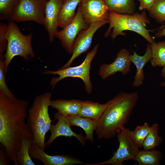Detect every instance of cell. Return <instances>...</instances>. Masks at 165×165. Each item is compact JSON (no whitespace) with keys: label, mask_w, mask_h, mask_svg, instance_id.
I'll return each instance as SVG.
<instances>
[{"label":"cell","mask_w":165,"mask_h":165,"mask_svg":"<svg viewBox=\"0 0 165 165\" xmlns=\"http://www.w3.org/2000/svg\"><path fill=\"white\" fill-rule=\"evenodd\" d=\"M152 58V52L150 44H148L145 54L140 56L135 52L133 55L130 56V59L135 66L136 72L134 77L132 85L133 86L139 87L143 83L145 79V75L143 72V68L145 64Z\"/></svg>","instance_id":"2e32d148"},{"label":"cell","mask_w":165,"mask_h":165,"mask_svg":"<svg viewBox=\"0 0 165 165\" xmlns=\"http://www.w3.org/2000/svg\"><path fill=\"white\" fill-rule=\"evenodd\" d=\"M52 94L50 92L36 96L29 109L28 125L34 137L32 143L45 150V138L51 124L49 113Z\"/></svg>","instance_id":"3957f363"},{"label":"cell","mask_w":165,"mask_h":165,"mask_svg":"<svg viewBox=\"0 0 165 165\" xmlns=\"http://www.w3.org/2000/svg\"><path fill=\"white\" fill-rule=\"evenodd\" d=\"M8 26L6 35L8 43L4 56L6 72L10 62L14 57H21L27 61L35 56L31 45L32 34H23L16 24L12 21L9 22Z\"/></svg>","instance_id":"5b68a950"},{"label":"cell","mask_w":165,"mask_h":165,"mask_svg":"<svg viewBox=\"0 0 165 165\" xmlns=\"http://www.w3.org/2000/svg\"><path fill=\"white\" fill-rule=\"evenodd\" d=\"M164 79V81L161 83L160 85L161 86H164L165 87V75L162 76Z\"/></svg>","instance_id":"836d02e7"},{"label":"cell","mask_w":165,"mask_h":165,"mask_svg":"<svg viewBox=\"0 0 165 165\" xmlns=\"http://www.w3.org/2000/svg\"><path fill=\"white\" fill-rule=\"evenodd\" d=\"M6 72L4 56L2 53H0V92L10 97H14L15 96L10 90L6 82Z\"/></svg>","instance_id":"83f0119b"},{"label":"cell","mask_w":165,"mask_h":165,"mask_svg":"<svg viewBox=\"0 0 165 165\" xmlns=\"http://www.w3.org/2000/svg\"><path fill=\"white\" fill-rule=\"evenodd\" d=\"M65 0H48L46 6L43 26L48 34L50 41L53 42L57 30V20L61 6Z\"/></svg>","instance_id":"9a60e30c"},{"label":"cell","mask_w":165,"mask_h":165,"mask_svg":"<svg viewBox=\"0 0 165 165\" xmlns=\"http://www.w3.org/2000/svg\"><path fill=\"white\" fill-rule=\"evenodd\" d=\"M140 2L139 8L140 10L146 9L149 11L150 10L156 0H138Z\"/></svg>","instance_id":"4dcf8cb0"},{"label":"cell","mask_w":165,"mask_h":165,"mask_svg":"<svg viewBox=\"0 0 165 165\" xmlns=\"http://www.w3.org/2000/svg\"><path fill=\"white\" fill-rule=\"evenodd\" d=\"M48 0H20L8 18L17 22L32 21L43 25L45 10Z\"/></svg>","instance_id":"52a82bcc"},{"label":"cell","mask_w":165,"mask_h":165,"mask_svg":"<svg viewBox=\"0 0 165 165\" xmlns=\"http://www.w3.org/2000/svg\"><path fill=\"white\" fill-rule=\"evenodd\" d=\"M151 17L162 23L165 21V0H156L149 11Z\"/></svg>","instance_id":"4316f807"},{"label":"cell","mask_w":165,"mask_h":165,"mask_svg":"<svg viewBox=\"0 0 165 165\" xmlns=\"http://www.w3.org/2000/svg\"><path fill=\"white\" fill-rule=\"evenodd\" d=\"M9 163L4 152L1 150L0 152V165H9Z\"/></svg>","instance_id":"1f68e13d"},{"label":"cell","mask_w":165,"mask_h":165,"mask_svg":"<svg viewBox=\"0 0 165 165\" xmlns=\"http://www.w3.org/2000/svg\"><path fill=\"white\" fill-rule=\"evenodd\" d=\"M33 139L22 137L17 159L19 165H35L31 159L29 152Z\"/></svg>","instance_id":"cb8c5ba5"},{"label":"cell","mask_w":165,"mask_h":165,"mask_svg":"<svg viewBox=\"0 0 165 165\" xmlns=\"http://www.w3.org/2000/svg\"><path fill=\"white\" fill-rule=\"evenodd\" d=\"M20 0H0V18H8L11 12Z\"/></svg>","instance_id":"f1b7e54d"},{"label":"cell","mask_w":165,"mask_h":165,"mask_svg":"<svg viewBox=\"0 0 165 165\" xmlns=\"http://www.w3.org/2000/svg\"><path fill=\"white\" fill-rule=\"evenodd\" d=\"M8 28V25L0 23V53L2 52L7 48V40L6 35Z\"/></svg>","instance_id":"f546056e"},{"label":"cell","mask_w":165,"mask_h":165,"mask_svg":"<svg viewBox=\"0 0 165 165\" xmlns=\"http://www.w3.org/2000/svg\"><path fill=\"white\" fill-rule=\"evenodd\" d=\"M109 12L130 14L134 11L133 0H104Z\"/></svg>","instance_id":"7402d4cb"},{"label":"cell","mask_w":165,"mask_h":165,"mask_svg":"<svg viewBox=\"0 0 165 165\" xmlns=\"http://www.w3.org/2000/svg\"><path fill=\"white\" fill-rule=\"evenodd\" d=\"M161 75L162 76L165 75V65L163 67L162 69Z\"/></svg>","instance_id":"e575fe53"},{"label":"cell","mask_w":165,"mask_h":165,"mask_svg":"<svg viewBox=\"0 0 165 165\" xmlns=\"http://www.w3.org/2000/svg\"><path fill=\"white\" fill-rule=\"evenodd\" d=\"M81 0H65L62 5L57 20V26L63 28L74 19L75 10Z\"/></svg>","instance_id":"ffe728a7"},{"label":"cell","mask_w":165,"mask_h":165,"mask_svg":"<svg viewBox=\"0 0 165 165\" xmlns=\"http://www.w3.org/2000/svg\"><path fill=\"white\" fill-rule=\"evenodd\" d=\"M130 130L125 127L117 134L119 145L118 149L113 156L108 160L97 163L86 164L87 165L112 164L123 165L126 160H134L138 150L132 140L130 135Z\"/></svg>","instance_id":"ba28073f"},{"label":"cell","mask_w":165,"mask_h":165,"mask_svg":"<svg viewBox=\"0 0 165 165\" xmlns=\"http://www.w3.org/2000/svg\"><path fill=\"white\" fill-rule=\"evenodd\" d=\"M130 55L127 50L122 49L117 53L116 57L113 62L102 64L99 71L101 78L105 79L118 72H121L123 75L127 74L130 71L131 65Z\"/></svg>","instance_id":"4fadbf2b"},{"label":"cell","mask_w":165,"mask_h":165,"mask_svg":"<svg viewBox=\"0 0 165 165\" xmlns=\"http://www.w3.org/2000/svg\"><path fill=\"white\" fill-rule=\"evenodd\" d=\"M107 19L110 24L105 33V37L108 36L112 29H113L111 36L113 39L119 35H125L123 31L129 30L140 34L150 44L155 42L154 38L149 33L152 30L146 28V24H149L150 20L145 11L141 14L136 13L132 15L109 11Z\"/></svg>","instance_id":"277c9868"},{"label":"cell","mask_w":165,"mask_h":165,"mask_svg":"<svg viewBox=\"0 0 165 165\" xmlns=\"http://www.w3.org/2000/svg\"><path fill=\"white\" fill-rule=\"evenodd\" d=\"M158 130L157 123H154L151 127L150 130L143 143V149L155 150L156 147L162 143V139L158 134Z\"/></svg>","instance_id":"d4e9b609"},{"label":"cell","mask_w":165,"mask_h":165,"mask_svg":"<svg viewBox=\"0 0 165 165\" xmlns=\"http://www.w3.org/2000/svg\"><path fill=\"white\" fill-rule=\"evenodd\" d=\"M80 4L87 24L108 20L109 11L104 0H81Z\"/></svg>","instance_id":"7c38bea8"},{"label":"cell","mask_w":165,"mask_h":165,"mask_svg":"<svg viewBox=\"0 0 165 165\" xmlns=\"http://www.w3.org/2000/svg\"><path fill=\"white\" fill-rule=\"evenodd\" d=\"M155 35L156 37L159 38L165 36V24L159 28Z\"/></svg>","instance_id":"d6a6232c"},{"label":"cell","mask_w":165,"mask_h":165,"mask_svg":"<svg viewBox=\"0 0 165 165\" xmlns=\"http://www.w3.org/2000/svg\"><path fill=\"white\" fill-rule=\"evenodd\" d=\"M28 102L10 97L0 92V143L15 165L22 137L33 139V135L25 121Z\"/></svg>","instance_id":"6da1fadb"},{"label":"cell","mask_w":165,"mask_h":165,"mask_svg":"<svg viewBox=\"0 0 165 165\" xmlns=\"http://www.w3.org/2000/svg\"><path fill=\"white\" fill-rule=\"evenodd\" d=\"M82 101L80 100L57 99L51 100L50 106L66 116L78 115Z\"/></svg>","instance_id":"e0dca14e"},{"label":"cell","mask_w":165,"mask_h":165,"mask_svg":"<svg viewBox=\"0 0 165 165\" xmlns=\"http://www.w3.org/2000/svg\"><path fill=\"white\" fill-rule=\"evenodd\" d=\"M150 127L147 122H145L141 126H137L134 130L130 131L131 138L138 148L142 147Z\"/></svg>","instance_id":"484cf974"},{"label":"cell","mask_w":165,"mask_h":165,"mask_svg":"<svg viewBox=\"0 0 165 165\" xmlns=\"http://www.w3.org/2000/svg\"><path fill=\"white\" fill-rule=\"evenodd\" d=\"M162 159V153L160 151L138 149L135 160L139 165H159Z\"/></svg>","instance_id":"44dd1931"},{"label":"cell","mask_w":165,"mask_h":165,"mask_svg":"<svg viewBox=\"0 0 165 165\" xmlns=\"http://www.w3.org/2000/svg\"><path fill=\"white\" fill-rule=\"evenodd\" d=\"M139 98L137 92H121L111 100L95 130L99 139H108L117 134L127 124Z\"/></svg>","instance_id":"7a4b0ae2"},{"label":"cell","mask_w":165,"mask_h":165,"mask_svg":"<svg viewBox=\"0 0 165 165\" xmlns=\"http://www.w3.org/2000/svg\"><path fill=\"white\" fill-rule=\"evenodd\" d=\"M110 102L100 104L90 101H83L78 116L99 121L104 112Z\"/></svg>","instance_id":"ac0fdd59"},{"label":"cell","mask_w":165,"mask_h":165,"mask_svg":"<svg viewBox=\"0 0 165 165\" xmlns=\"http://www.w3.org/2000/svg\"><path fill=\"white\" fill-rule=\"evenodd\" d=\"M89 25L83 18L79 4L74 19L62 28V30L57 31L56 37L60 40L66 51L71 53L73 45L78 34L82 31L86 29Z\"/></svg>","instance_id":"9c48e42d"},{"label":"cell","mask_w":165,"mask_h":165,"mask_svg":"<svg viewBox=\"0 0 165 165\" xmlns=\"http://www.w3.org/2000/svg\"><path fill=\"white\" fill-rule=\"evenodd\" d=\"M38 145L32 143L29 152L31 158L42 162L44 165H73L85 164L80 160L67 155H50Z\"/></svg>","instance_id":"5bb4252c"},{"label":"cell","mask_w":165,"mask_h":165,"mask_svg":"<svg viewBox=\"0 0 165 165\" xmlns=\"http://www.w3.org/2000/svg\"><path fill=\"white\" fill-rule=\"evenodd\" d=\"M54 117L57 121L55 124H51L50 130V136L45 142V147L50 146L57 138L63 136L71 138L74 137L76 138L82 145H84L87 140L86 137L81 134L75 133L71 129L67 117L57 112L54 114Z\"/></svg>","instance_id":"8fae6325"},{"label":"cell","mask_w":165,"mask_h":165,"mask_svg":"<svg viewBox=\"0 0 165 165\" xmlns=\"http://www.w3.org/2000/svg\"><path fill=\"white\" fill-rule=\"evenodd\" d=\"M99 46V44L96 45L93 49L88 53L83 62L79 65L59 69L57 71L48 70L44 72L43 74H45L58 75V77H54L51 79L50 82L51 87L53 88L59 82L66 78H78L83 81L86 92L89 94L91 93L92 89L90 77L91 64L96 54Z\"/></svg>","instance_id":"8992f818"},{"label":"cell","mask_w":165,"mask_h":165,"mask_svg":"<svg viewBox=\"0 0 165 165\" xmlns=\"http://www.w3.org/2000/svg\"><path fill=\"white\" fill-rule=\"evenodd\" d=\"M152 58L150 61L153 67L165 65V41L150 44Z\"/></svg>","instance_id":"603a6c76"},{"label":"cell","mask_w":165,"mask_h":165,"mask_svg":"<svg viewBox=\"0 0 165 165\" xmlns=\"http://www.w3.org/2000/svg\"><path fill=\"white\" fill-rule=\"evenodd\" d=\"M67 117L71 126H77L82 128L85 133L86 139L92 142L93 141L94 132L96 128L99 121L78 115L68 116Z\"/></svg>","instance_id":"d6986e66"},{"label":"cell","mask_w":165,"mask_h":165,"mask_svg":"<svg viewBox=\"0 0 165 165\" xmlns=\"http://www.w3.org/2000/svg\"><path fill=\"white\" fill-rule=\"evenodd\" d=\"M108 20L91 23L88 28L81 31L74 42L72 55L68 61L59 69L70 67L74 60L81 54L86 51L90 48L94 35L101 26L108 23Z\"/></svg>","instance_id":"30bf717a"}]
</instances>
